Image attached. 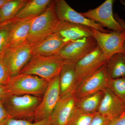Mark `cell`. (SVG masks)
<instances>
[{"instance_id":"cell-1","label":"cell","mask_w":125,"mask_h":125,"mask_svg":"<svg viewBox=\"0 0 125 125\" xmlns=\"http://www.w3.org/2000/svg\"><path fill=\"white\" fill-rule=\"evenodd\" d=\"M64 62L56 54L48 56L32 55L19 73L36 75L49 83L60 73Z\"/></svg>"},{"instance_id":"cell-2","label":"cell","mask_w":125,"mask_h":125,"mask_svg":"<svg viewBox=\"0 0 125 125\" xmlns=\"http://www.w3.org/2000/svg\"><path fill=\"white\" fill-rule=\"evenodd\" d=\"M42 98L30 95L10 94L3 98L2 102L11 118L35 122L34 112Z\"/></svg>"},{"instance_id":"cell-3","label":"cell","mask_w":125,"mask_h":125,"mask_svg":"<svg viewBox=\"0 0 125 125\" xmlns=\"http://www.w3.org/2000/svg\"><path fill=\"white\" fill-rule=\"evenodd\" d=\"M59 21L52 0L42 14L34 19L31 23L27 42L33 45L54 33Z\"/></svg>"},{"instance_id":"cell-4","label":"cell","mask_w":125,"mask_h":125,"mask_svg":"<svg viewBox=\"0 0 125 125\" xmlns=\"http://www.w3.org/2000/svg\"><path fill=\"white\" fill-rule=\"evenodd\" d=\"M49 83L47 81L36 75L19 73L11 77L6 86L10 94L42 97Z\"/></svg>"},{"instance_id":"cell-5","label":"cell","mask_w":125,"mask_h":125,"mask_svg":"<svg viewBox=\"0 0 125 125\" xmlns=\"http://www.w3.org/2000/svg\"><path fill=\"white\" fill-rule=\"evenodd\" d=\"M107 62L80 84L72 95L75 99H80L104 91L108 88L110 79L107 73Z\"/></svg>"},{"instance_id":"cell-6","label":"cell","mask_w":125,"mask_h":125,"mask_svg":"<svg viewBox=\"0 0 125 125\" xmlns=\"http://www.w3.org/2000/svg\"><path fill=\"white\" fill-rule=\"evenodd\" d=\"M93 37L98 46L109 60L114 54L122 53L125 54L124 45L125 42V31L123 32L111 31L103 32L92 29Z\"/></svg>"},{"instance_id":"cell-7","label":"cell","mask_w":125,"mask_h":125,"mask_svg":"<svg viewBox=\"0 0 125 125\" xmlns=\"http://www.w3.org/2000/svg\"><path fill=\"white\" fill-rule=\"evenodd\" d=\"M32 56V45L27 41L6 50L2 56L11 77L20 73Z\"/></svg>"},{"instance_id":"cell-8","label":"cell","mask_w":125,"mask_h":125,"mask_svg":"<svg viewBox=\"0 0 125 125\" xmlns=\"http://www.w3.org/2000/svg\"><path fill=\"white\" fill-rule=\"evenodd\" d=\"M98 46L93 37L72 40L61 49L56 55L65 61L76 63L93 51Z\"/></svg>"},{"instance_id":"cell-9","label":"cell","mask_w":125,"mask_h":125,"mask_svg":"<svg viewBox=\"0 0 125 125\" xmlns=\"http://www.w3.org/2000/svg\"><path fill=\"white\" fill-rule=\"evenodd\" d=\"M60 94V74L49 82L42 101L35 110L34 122L50 118L52 111L58 100Z\"/></svg>"},{"instance_id":"cell-10","label":"cell","mask_w":125,"mask_h":125,"mask_svg":"<svg viewBox=\"0 0 125 125\" xmlns=\"http://www.w3.org/2000/svg\"><path fill=\"white\" fill-rule=\"evenodd\" d=\"M108 60L98 46L93 51L75 63L78 86L83 80L98 70Z\"/></svg>"},{"instance_id":"cell-11","label":"cell","mask_w":125,"mask_h":125,"mask_svg":"<svg viewBox=\"0 0 125 125\" xmlns=\"http://www.w3.org/2000/svg\"><path fill=\"white\" fill-rule=\"evenodd\" d=\"M115 0H106L96 9L80 13L85 18L97 22L102 27L117 32L125 30L114 18L113 6Z\"/></svg>"},{"instance_id":"cell-12","label":"cell","mask_w":125,"mask_h":125,"mask_svg":"<svg viewBox=\"0 0 125 125\" xmlns=\"http://www.w3.org/2000/svg\"><path fill=\"white\" fill-rule=\"evenodd\" d=\"M55 3L56 13L60 21L82 25L103 32L111 31L104 29L101 24L75 11L65 0H56Z\"/></svg>"},{"instance_id":"cell-13","label":"cell","mask_w":125,"mask_h":125,"mask_svg":"<svg viewBox=\"0 0 125 125\" xmlns=\"http://www.w3.org/2000/svg\"><path fill=\"white\" fill-rule=\"evenodd\" d=\"M104 95L97 113L110 121L125 112V104L108 88Z\"/></svg>"},{"instance_id":"cell-14","label":"cell","mask_w":125,"mask_h":125,"mask_svg":"<svg viewBox=\"0 0 125 125\" xmlns=\"http://www.w3.org/2000/svg\"><path fill=\"white\" fill-rule=\"evenodd\" d=\"M71 41L55 33L52 34L41 42L32 45V55L48 56L56 55Z\"/></svg>"},{"instance_id":"cell-15","label":"cell","mask_w":125,"mask_h":125,"mask_svg":"<svg viewBox=\"0 0 125 125\" xmlns=\"http://www.w3.org/2000/svg\"><path fill=\"white\" fill-rule=\"evenodd\" d=\"M78 86L75 63L64 61L60 73V98L72 96Z\"/></svg>"},{"instance_id":"cell-16","label":"cell","mask_w":125,"mask_h":125,"mask_svg":"<svg viewBox=\"0 0 125 125\" xmlns=\"http://www.w3.org/2000/svg\"><path fill=\"white\" fill-rule=\"evenodd\" d=\"M75 103L76 100L73 96L60 98L50 117L52 125H68Z\"/></svg>"},{"instance_id":"cell-17","label":"cell","mask_w":125,"mask_h":125,"mask_svg":"<svg viewBox=\"0 0 125 125\" xmlns=\"http://www.w3.org/2000/svg\"><path fill=\"white\" fill-rule=\"evenodd\" d=\"M35 18L10 20V39L7 49L27 42L31 23Z\"/></svg>"},{"instance_id":"cell-18","label":"cell","mask_w":125,"mask_h":125,"mask_svg":"<svg viewBox=\"0 0 125 125\" xmlns=\"http://www.w3.org/2000/svg\"><path fill=\"white\" fill-rule=\"evenodd\" d=\"M92 29L82 25L60 21L54 33L72 41L83 38L93 37Z\"/></svg>"},{"instance_id":"cell-19","label":"cell","mask_w":125,"mask_h":125,"mask_svg":"<svg viewBox=\"0 0 125 125\" xmlns=\"http://www.w3.org/2000/svg\"><path fill=\"white\" fill-rule=\"evenodd\" d=\"M51 0H28L13 19L34 18L42 14L51 4Z\"/></svg>"},{"instance_id":"cell-20","label":"cell","mask_w":125,"mask_h":125,"mask_svg":"<svg viewBox=\"0 0 125 125\" xmlns=\"http://www.w3.org/2000/svg\"><path fill=\"white\" fill-rule=\"evenodd\" d=\"M107 68L110 79L125 78V54L117 53L111 57L107 62Z\"/></svg>"},{"instance_id":"cell-21","label":"cell","mask_w":125,"mask_h":125,"mask_svg":"<svg viewBox=\"0 0 125 125\" xmlns=\"http://www.w3.org/2000/svg\"><path fill=\"white\" fill-rule=\"evenodd\" d=\"M104 95V91L76 99L75 107L87 113H97Z\"/></svg>"},{"instance_id":"cell-22","label":"cell","mask_w":125,"mask_h":125,"mask_svg":"<svg viewBox=\"0 0 125 125\" xmlns=\"http://www.w3.org/2000/svg\"><path fill=\"white\" fill-rule=\"evenodd\" d=\"M28 0H9L0 8L1 23L13 19Z\"/></svg>"},{"instance_id":"cell-23","label":"cell","mask_w":125,"mask_h":125,"mask_svg":"<svg viewBox=\"0 0 125 125\" xmlns=\"http://www.w3.org/2000/svg\"><path fill=\"white\" fill-rule=\"evenodd\" d=\"M96 113H87L75 107L67 125H89Z\"/></svg>"},{"instance_id":"cell-24","label":"cell","mask_w":125,"mask_h":125,"mask_svg":"<svg viewBox=\"0 0 125 125\" xmlns=\"http://www.w3.org/2000/svg\"><path fill=\"white\" fill-rule=\"evenodd\" d=\"M108 88L125 104V78L109 80Z\"/></svg>"},{"instance_id":"cell-25","label":"cell","mask_w":125,"mask_h":125,"mask_svg":"<svg viewBox=\"0 0 125 125\" xmlns=\"http://www.w3.org/2000/svg\"><path fill=\"white\" fill-rule=\"evenodd\" d=\"M10 29V21L0 24V57L3 55L7 49Z\"/></svg>"},{"instance_id":"cell-26","label":"cell","mask_w":125,"mask_h":125,"mask_svg":"<svg viewBox=\"0 0 125 125\" xmlns=\"http://www.w3.org/2000/svg\"><path fill=\"white\" fill-rule=\"evenodd\" d=\"M0 125H52L50 118L36 122L9 117Z\"/></svg>"},{"instance_id":"cell-27","label":"cell","mask_w":125,"mask_h":125,"mask_svg":"<svg viewBox=\"0 0 125 125\" xmlns=\"http://www.w3.org/2000/svg\"><path fill=\"white\" fill-rule=\"evenodd\" d=\"M11 77L3 56L0 57V84L6 85Z\"/></svg>"},{"instance_id":"cell-28","label":"cell","mask_w":125,"mask_h":125,"mask_svg":"<svg viewBox=\"0 0 125 125\" xmlns=\"http://www.w3.org/2000/svg\"><path fill=\"white\" fill-rule=\"evenodd\" d=\"M110 120L97 113L89 125H108Z\"/></svg>"},{"instance_id":"cell-29","label":"cell","mask_w":125,"mask_h":125,"mask_svg":"<svg viewBox=\"0 0 125 125\" xmlns=\"http://www.w3.org/2000/svg\"><path fill=\"white\" fill-rule=\"evenodd\" d=\"M9 117H10L5 109L2 102V99H0V125Z\"/></svg>"},{"instance_id":"cell-30","label":"cell","mask_w":125,"mask_h":125,"mask_svg":"<svg viewBox=\"0 0 125 125\" xmlns=\"http://www.w3.org/2000/svg\"><path fill=\"white\" fill-rule=\"evenodd\" d=\"M108 125H125V112L110 121Z\"/></svg>"},{"instance_id":"cell-31","label":"cell","mask_w":125,"mask_h":125,"mask_svg":"<svg viewBox=\"0 0 125 125\" xmlns=\"http://www.w3.org/2000/svg\"><path fill=\"white\" fill-rule=\"evenodd\" d=\"M10 94L7 86L0 84V99H3Z\"/></svg>"},{"instance_id":"cell-32","label":"cell","mask_w":125,"mask_h":125,"mask_svg":"<svg viewBox=\"0 0 125 125\" xmlns=\"http://www.w3.org/2000/svg\"><path fill=\"white\" fill-rule=\"evenodd\" d=\"M114 18L122 26L123 28L125 30V21L122 19H121L118 16V14L116 13L114 15Z\"/></svg>"},{"instance_id":"cell-33","label":"cell","mask_w":125,"mask_h":125,"mask_svg":"<svg viewBox=\"0 0 125 125\" xmlns=\"http://www.w3.org/2000/svg\"><path fill=\"white\" fill-rule=\"evenodd\" d=\"M9 0H0V8Z\"/></svg>"},{"instance_id":"cell-34","label":"cell","mask_w":125,"mask_h":125,"mask_svg":"<svg viewBox=\"0 0 125 125\" xmlns=\"http://www.w3.org/2000/svg\"><path fill=\"white\" fill-rule=\"evenodd\" d=\"M120 1V2L121 4H122L124 7V9L125 10V0H121Z\"/></svg>"},{"instance_id":"cell-35","label":"cell","mask_w":125,"mask_h":125,"mask_svg":"<svg viewBox=\"0 0 125 125\" xmlns=\"http://www.w3.org/2000/svg\"><path fill=\"white\" fill-rule=\"evenodd\" d=\"M124 49H125V43H124Z\"/></svg>"},{"instance_id":"cell-36","label":"cell","mask_w":125,"mask_h":125,"mask_svg":"<svg viewBox=\"0 0 125 125\" xmlns=\"http://www.w3.org/2000/svg\"><path fill=\"white\" fill-rule=\"evenodd\" d=\"M1 21H0V24H1Z\"/></svg>"},{"instance_id":"cell-37","label":"cell","mask_w":125,"mask_h":125,"mask_svg":"<svg viewBox=\"0 0 125 125\" xmlns=\"http://www.w3.org/2000/svg\"><path fill=\"white\" fill-rule=\"evenodd\" d=\"M1 57V56H0Z\"/></svg>"}]
</instances>
